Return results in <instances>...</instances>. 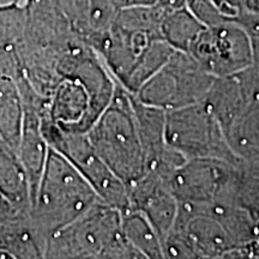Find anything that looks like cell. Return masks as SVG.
<instances>
[{
    "label": "cell",
    "instance_id": "cell-1",
    "mask_svg": "<svg viewBox=\"0 0 259 259\" xmlns=\"http://www.w3.org/2000/svg\"><path fill=\"white\" fill-rule=\"evenodd\" d=\"M132 97L134 94L115 80L111 101L85 132L95 153L127 187L145 171Z\"/></svg>",
    "mask_w": 259,
    "mask_h": 259
},
{
    "label": "cell",
    "instance_id": "cell-2",
    "mask_svg": "<svg viewBox=\"0 0 259 259\" xmlns=\"http://www.w3.org/2000/svg\"><path fill=\"white\" fill-rule=\"evenodd\" d=\"M52 258H142L121 227V211L102 200L48 236Z\"/></svg>",
    "mask_w": 259,
    "mask_h": 259
},
{
    "label": "cell",
    "instance_id": "cell-3",
    "mask_svg": "<svg viewBox=\"0 0 259 259\" xmlns=\"http://www.w3.org/2000/svg\"><path fill=\"white\" fill-rule=\"evenodd\" d=\"M100 200L80 171L50 145L34 200L37 220L48 236L70 225Z\"/></svg>",
    "mask_w": 259,
    "mask_h": 259
},
{
    "label": "cell",
    "instance_id": "cell-4",
    "mask_svg": "<svg viewBox=\"0 0 259 259\" xmlns=\"http://www.w3.org/2000/svg\"><path fill=\"white\" fill-rule=\"evenodd\" d=\"M164 135L167 144L185 160L241 161L233 153L221 124L204 101L167 111Z\"/></svg>",
    "mask_w": 259,
    "mask_h": 259
},
{
    "label": "cell",
    "instance_id": "cell-5",
    "mask_svg": "<svg viewBox=\"0 0 259 259\" xmlns=\"http://www.w3.org/2000/svg\"><path fill=\"white\" fill-rule=\"evenodd\" d=\"M215 77L190 53L174 50L166 64L136 92V99L163 111L203 101Z\"/></svg>",
    "mask_w": 259,
    "mask_h": 259
},
{
    "label": "cell",
    "instance_id": "cell-6",
    "mask_svg": "<svg viewBox=\"0 0 259 259\" xmlns=\"http://www.w3.org/2000/svg\"><path fill=\"white\" fill-rule=\"evenodd\" d=\"M187 53L213 77L240 72L253 65L251 36L238 21L206 25Z\"/></svg>",
    "mask_w": 259,
    "mask_h": 259
},
{
    "label": "cell",
    "instance_id": "cell-7",
    "mask_svg": "<svg viewBox=\"0 0 259 259\" xmlns=\"http://www.w3.org/2000/svg\"><path fill=\"white\" fill-rule=\"evenodd\" d=\"M52 148L63 154L88 180L103 203L125 211L130 208L127 186L115 176L95 153L88 137L82 132H69L54 126L45 136Z\"/></svg>",
    "mask_w": 259,
    "mask_h": 259
},
{
    "label": "cell",
    "instance_id": "cell-8",
    "mask_svg": "<svg viewBox=\"0 0 259 259\" xmlns=\"http://www.w3.org/2000/svg\"><path fill=\"white\" fill-rule=\"evenodd\" d=\"M239 162L218 158L186 160L170 176L171 192L178 203H234L233 187Z\"/></svg>",
    "mask_w": 259,
    "mask_h": 259
},
{
    "label": "cell",
    "instance_id": "cell-9",
    "mask_svg": "<svg viewBox=\"0 0 259 259\" xmlns=\"http://www.w3.org/2000/svg\"><path fill=\"white\" fill-rule=\"evenodd\" d=\"M259 97V74L254 66L240 72L215 77L204 102L211 109L223 131Z\"/></svg>",
    "mask_w": 259,
    "mask_h": 259
},
{
    "label": "cell",
    "instance_id": "cell-10",
    "mask_svg": "<svg viewBox=\"0 0 259 259\" xmlns=\"http://www.w3.org/2000/svg\"><path fill=\"white\" fill-rule=\"evenodd\" d=\"M18 148L22 167L27 176L29 197L34 202L36 198L38 184H40L42 171L46 163L50 145L46 141V137L42 135L40 126L31 118L23 120Z\"/></svg>",
    "mask_w": 259,
    "mask_h": 259
},
{
    "label": "cell",
    "instance_id": "cell-11",
    "mask_svg": "<svg viewBox=\"0 0 259 259\" xmlns=\"http://www.w3.org/2000/svg\"><path fill=\"white\" fill-rule=\"evenodd\" d=\"M225 135L236 157L259 160V97L236 116Z\"/></svg>",
    "mask_w": 259,
    "mask_h": 259
},
{
    "label": "cell",
    "instance_id": "cell-12",
    "mask_svg": "<svg viewBox=\"0 0 259 259\" xmlns=\"http://www.w3.org/2000/svg\"><path fill=\"white\" fill-rule=\"evenodd\" d=\"M206 25L187 8L167 12L161 19L162 38L174 50L189 52Z\"/></svg>",
    "mask_w": 259,
    "mask_h": 259
},
{
    "label": "cell",
    "instance_id": "cell-13",
    "mask_svg": "<svg viewBox=\"0 0 259 259\" xmlns=\"http://www.w3.org/2000/svg\"><path fill=\"white\" fill-rule=\"evenodd\" d=\"M121 227L130 244L142 258H163L162 242L148 219L138 210L128 209L121 212Z\"/></svg>",
    "mask_w": 259,
    "mask_h": 259
},
{
    "label": "cell",
    "instance_id": "cell-14",
    "mask_svg": "<svg viewBox=\"0 0 259 259\" xmlns=\"http://www.w3.org/2000/svg\"><path fill=\"white\" fill-rule=\"evenodd\" d=\"M233 200L255 222H259V160L239 162Z\"/></svg>",
    "mask_w": 259,
    "mask_h": 259
},
{
    "label": "cell",
    "instance_id": "cell-15",
    "mask_svg": "<svg viewBox=\"0 0 259 259\" xmlns=\"http://www.w3.org/2000/svg\"><path fill=\"white\" fill-rule=\"evenodd\" d=\"M21 105L16 92L6 88L0 92V135L6 145L15 150L18 148L22 136Z\"/></svg>",
    "mask_w": 259,
    "mask_h": 259
},
{
    "label": "cell",
    "instance_id": "cell-16",
    "mask_svg": "<svg viewBox=\"0 0 259 259\" xmlns=\"http://www.w3.org/2000/svg\"><path fill=\"white\" fill-rule=\"evenodd\" d=\"M0 192L14 200H21L29 194L27 176L22 163L6 149H0Z\"/></svg>",
    "mask_w": 259,
    "mask_h": 259
},
{
    "label": "cell",
    "instance_id": "cell-17",
    "mask_svg": "<svg viewBox=\"0 0 259 259\" xmlns=\"http://www.w3.org/2000/svg\"><path fill=\"white\" fill-rule=\"evenodd\" d=\"M238 22L247 29L251 36L252 50H253V66L259 74V21L251 15L245 14Z\"/></svg>",
    "mask_w": 259,
    "mask_h": 259
},
{
    "label": "cell",
    "instance_id": "cell-18",
    "mask_svg": "<svg viewBox=\"0 0 259 259\" xmlns=\"http://www.w3.org/2000/svg\"><path fill=\"white\" fill-rule=\"evenodd\" d=\"M187 3H189V0H156L154 4L156 5L164 15L167 14V12L186 8Z\"/></svg>",
    "mask_w": 259,
    "mask_h": 259
},
{
    "label": "cell",
    "instance_id": "cell-19",
    "mask_svg": "<svg viewBox=\"0 0 259 259\" xmlns=\"http://www.w3.org/2000/svg\"><path fill=\"white\" fill-rule=\"evenodd\" d=\"M246 14L251 15L252 17L257 18L259 21V0H251L248 3L247 9H246Z\"/></svg>",
    "mask_w": 259,
    "mask_h": 259
},
{
    "label": "cell",
    "instance_id": "cell-20",
    "mask_svg": "<svg viewBox=\"0 0 259 259\" xmlns=\"http://www.w3.org/2000/svg\"><path fill=\"white\" fill-rule=\"evenodd\" d=\"M126 4L128 5H138V4H144V5H150L154 4L156 0H125Z\"/></svg>",
    "mask_w": 259,
    "mask_h": 259
},
{
    "label": "cell",
    "instance_id": "cell-21",
    "mask_svg": "<svg viewBox=\"0 0 259 259\" xmlns=\"http://www.w3.org/2000/svg\"><path fill=\"white\" fill-rule=\"evenodd\" d=\"M251 0H245V8L247 9V5H248V3H250Z\"/></svg>",
    "mask_w": 259,
    "mask_h": 259
}]
</instances>
